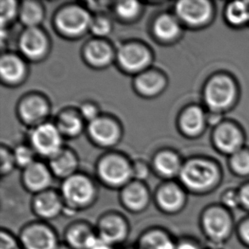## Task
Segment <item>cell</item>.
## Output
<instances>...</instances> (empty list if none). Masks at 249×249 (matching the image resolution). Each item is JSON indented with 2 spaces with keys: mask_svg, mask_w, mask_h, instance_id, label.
Instances as JSON below:
<instances>
[{
  "mask_svg": "<svg viewBox=\"0 0 249 249\" xmlns=\"http://www.w3.org/2000/svg\"><path fill=\"white\" fill-rule=\"evenodd\" d=\"M175 249H200L199 247L189 239H180L177 241Z\"/></svg>",
  "mask_w": 249,
  "mask_h": 249,
  "instance_id": "cell-43",
  "label": "cell"
},
{
  "mask_svg": "<svg viewBox=\"0 0 249 249\" xmlns=\"http://www.w3.org/2000/svg\"><path fill=\"white\" fill-rule=\"evenodd\" d=\"M0 249H23L18 236L10 230L2 228L0 231Z\"/></svg>",
  "mask_w": 249,
  "mask_h": 249,
  "instance_id": "cell-33",
  "label": "cell"
},
{
  "mask_svg": "<svg viewBox=\"0 0 249 249\" xmlns=\"http://www.w3.org/2000/svg\"><path fill=\"white\" fill-rule=\"evenodd\" d=\"M86 56L91 63L96 66L107 64L111 58V49L100 41L91 42L86 49Z\"/></svg>",
  "mask_w": 249,
  "mask_h": 249,
  "instance_id": "cell-27",
  "label": "cell"
},
{
  "mask_svg": "<svg viewBox=\"0 0 249 249\" xmlns=\"http://www.w3.org/2000/svg\"><path fill=\"white\" fill-rule=\"evenodd\" d=\"M231 166L239 175L249 174V152L239 150L234 153L231 159Z\"/></svg>",
  "mask_w": 249,
  "mask_h": 249,
  "instance_id": "cell-32",
  "label": "cell"
},
{
  "mask_svg": "<svg viewBox=\"0 0 249 249\" xmlns=\"http://www.w3.org/2000/svg\"><path fill=\"white\" fill-rule=\"evenodd\" d=\"M133 168L124 159L111 156L99 166V176L103 184L111 188H124L133 177Z\"/></svg>",
  "mask_w": 249,
  "mask_h": 249,
  "instance_id": "cell-5",
  "label": "cell"
},
{
  "mask_svg": "<svg viewBox=\"0 0 249 249\" xmlns=\"http://www.w3.org/2000/svg\"><path fill=\"white\" fill-rule=\"evenodd\" d=\"M155 168L160 175L166 178L179 175L182 168L177 156L168 152H162L157 157Z\"/></svg>",
  "mask_w": 249,
  "mask_h": 249,
  "instance_id": "cell-25",
  "label": "cell"
},
{
  "mask_svg": "<svg viewBox=\"0 0 249 249\" xmlns=\"http://www.w3.org/2000/svg\"><path fill=\"white\" fill-rule=\"evenodd\" d=\"M136 86L142 94L153 95L162 89L163 80L159 75L147 72L139 76L136 79Z\"/></svg>",
  "mask_w": 249,
  "mask_h": 249,
  "instance_id": "cell-28",
  "label": "cell"
},
{
  "mask_svg": "<svg viewBox=\"0 0 249 249\" xmlns=\"http://www.w3.org/2000/svg\"><path fill=\"white\" fill-rule=\"evenodd\" d=\"M238 195H239L241 204H243L245 208L249 209V185L241 189Z\"/></svg>",
  "mask_w": 249,
  "mask_h": 249,
  "instance_id": "cell-44",
  "label": "cell"
},
{
  "mask_svg": "<svg viewBox=\"0 0 249 249\" xmlns=\"http://www.w3.org/2000/svg\"><path fill=\"white\" fill-rule=\"evenodd\" d=\"M20 111L25 121L36 123L40 121L47 114V105L39 98H29L21 104Z\"/></svg>",
  "mask_w": 249,
  "mask_h": 249,
  "instance_id": "cell-22",
  "label": "cell"
},
{
  "mask_svg": "<svg viewBox=\"0 0 249 249\" xmlns=\"http://www.w3.org/2000/svg\"><path fill=\"white\" fill-rule=\"evenodd\" d=\"M223 201H224V203L231 209H234V208H236L239 204H241L238 193L236 194L235 192H232L226 193L225 196H224V198H223Z\"/></svg>",
  "mask_w": 249,
  "mask_h": 249,
  "instance_id": "cell-40",
  "label": "cell"
},
{
  "mask_svg": "<svg viewBox=\"0 0 249 249\" xmlns=\"http://www.w3.org/2000/svg\"><path fill=\"white\" fill-rule=\"evenodd\" d=\"M137 249V248H136V247H135V245H134V246L128 247V248H126V249Z\"/></svg>",
  "mask_w": 249,
  "mask_h": 249,
  "instance_id": "cell-47",
  "label": "cell"
},
{
  "mask_svg": "<svg viewBox=\"0 0 249 249\" xmlns=\"http://www.w3.org/2000/svg\"><path fill=\"white\" fill-rule=\"evenodd\" d=\"M119 201L129 213L140 214L145 212L151 204L152 196L148 188L142 181H130L121 189Z\"/></svg>",
  "mask_w": 249,
  "mask_h": 249,
  "instance_id": "cell-8",
  "label": "cell"
},
{
  "mask_svg": "<svg viewBox=\"0 0 249 249\" xmlns=\"http://www.w3.org/2000/svg\"><path fill=\"white\" fill-rule=\"evenodd\" d=\"M182 185L193 192H204L211 188L218 179V170L213 163L202 160H193L180 170Z\"/></svg>",
  "mask_w": 249,
  "mask_h": 249,
  "instance_id": "cell-4",
  "label": "cell"
},
{
  "mask_svg": "<svg viewBox=\"0 0 249 249\" xmlns=\"http://www.w3.org/2000/svg\"><path fill=\"white\" fill-rule=\"evenodd\" d=\"M89 131L92 138L101 145H111L118 137V127L107 118H97L90 122Z\"/></svg>",
  "mask_w": 249,
  "mask_h": 249,
  "instance_id": "cell-19",
  "label": "cell"
},
{
  "mask_svg": "<svg viewBox=\"0 0 249 249\" xmlns=\"http://www.w3.org/2000/svg\"><path fill=\"white\" fill-rule=\"evenodd\" d=\"M43 18V12L37 3L33 2L24 3L20 10L21 21L28 27H35Z\"/></svg>",
  "mask_w": 249,
  "mask_h": 249,
  "instance_id": "cell-30",
  "label": "cell"
},
{
  "mask_svg": "<svg viewBox=\"0 0 249 249\" xmlns=\"http://www.w3.org/2000/svg\"><path fill=\"white\" fill-rule=\"evenodd\" d=\"M178 17L192 26L204 23L211 17L210 3L203 0H185L176 5Z\"/></svg>",
  "mask_w": 249,
  "mask_h": 249,
  "instance_id": "cell-15",
  "label": "cell"
},
{
  "mask_svg": "<svg viewBox=\"0 0 249 249\" xmlns=\"http://www.w3.org/2000/svg\"><path fill=\"white\" fill-rule=\"evenodd\" d=\"M81 128V120L76 115L67 113L62 115L59 118L58 129L65 135L70 136L78 135Z\"/></svg>",
  "mask_w": 249,
  "mask_h": 249,
  "instance_id": "cell-31",
  "label": "cell"
},
{
  "mask_svg": "<svg viewBox=\"0 0 249 249\" xmlns=\"http://www.w3.org/2000/svg\"><path fill=\"white\" fill-rule=\"evenodd\" d=\"M14 161V157L5 151V149L1 150V172L3 175H5L11 170Z\"/></svg>",
  "mask_w": 249,
  "mask_h": 249,
  "instance_id": "cell-38",
  "label": "cell"
},
{
  "mask_svg": "<svg viewBox=\"0 0 249 249\" xmlns=\"http://www.w3.org/2000/svg\"><path fill=\"white\" fill-rule=\"evenodd\" d=\"M51 182V173L45 166L41 163L34 162L24 171V186L34 195L50 190Z\"/></svg>",
  "mask_w": 249,
  "mask_h": 249,
  "instance_id": "cell-16",
  "label": "cell"
},
{
  "mask_svg": "<svg viewBox=\"0 0 249 249\" xmlns=\"http://www.w3.org/2000/svg\"><path fill=\"white\" fill-rule=\"evenodd\" d=\"M20 49L28 57L40 56L46 49L44 34L35 27H29L20 37Z\"/></svg>",
  "mask_w": 249,
  "mask_h": 249,
  "instance_id": "cell-20",
  "label": "cell"
},
{
  "mask_svg": "<svg viewBox=\"0 0 249 249\" xmlns=\"http://www.w3.org/2000/svg\"><path fill=\"white\" fill-rule=\"evenodd\" d=\"M227 18L233 25L241 26L249 22V1L235 2L227 9Z\"/></svg>",
  "mask_w": 249,
  "mask_h": 249,
  "instance_id": "cell-29",
  "label": "cell"
},
{
  "mask_svg": "<svg viewBox=\"0 0 249 249\" xmlns=\"http://www.w3.org/2000/svg\"><path fill=\"white\" fill-rule=\"evenodd\" d=\"M72 249L70 248V247L68 246L66 243H60V245L57 247V249Z\"/></svg>",
  "mask_w": 249,
  "mask_h": 249,
  "instance_id": "cell-46",
  "label": "cell"
},
{
  "mask_svg": "<svg viewBox=\"0 0 249 249\" xmlns=\"http://www.w3.org/2000/svg\"><path fill=\"white\" fill-rule=\"evenodd\" d=\"M88 249H117V248L105 242L104 240L101 239L97 236Z\"/></svg>",
  "mask_w": 249,
  "mask_h": 249,
  "instance_id": "cell-42",
  "label": "cell"
},
{
  "mask_svg": "<svg viewBox=\"0 0 249 249\" xmlns=\"http://www.w3.org/2000/svg\"><path fill=\"white\" fill-rule=\"evenodd\" d=\"M205 116L201 108L192 107L184 112L181 118V127L188 135H195L202 130Z\"/></svg>",
  "mask_w": 249,
  "mask_h": 249,
  "instance_id": "cell-24",
  "label": "cell"
},
{
  "mask_svg": "<svg viewBox=\"0 0 249 249\" xmlns=\"http://www.w3.org/2000/svg\"><path fill=\"white\" fill-rule=\"evenodd\" d=\"M241 236L244 240V242L249 245V220L243 223V226L241 227Z\"/></svg>",
  "mask_w": 249,
  "mask_h": 249,
  "instance_id": "cell-45",
  "label": "cell"
},
{
  "mask_svg": "<svg viewBox=\"0 0 249 249\" xmlns=\"http://www.w3.org/2000/svg\"><path fill=\"white\" fill-rule=\"evenodd\" d=\"M82 114L88 121H94V119L98 118V111L95 107L92 105L87 104L83 106L81 109Z\"/></svg>",
  "mask_w": 249,
  "mask_h": 249,
  "instance_id": "cell-39",
  "label": "cell"
},
{
  "mask_svg": "<svg viewBox=\"0 0 249 249\" xmlns=\"http://www.w3.org/2000/svg\"><path fill=\"white\" fill-rule=\"evenodd\" d=\"M91 21L92 19L86 10L79 7H70L59 14L56 24L63 34L78 35L90 27Z\"/></svg>",
  "mask_w": 249,
  "mask_h": 249,
  "instance_id": "cell-12",
  "label": "cell"
},
{
  "mask_svg": "<svg viewBox=\"0 0 249 249\" xmlns=\"http://www.w3.org/2000/svg\"><path fill=\"white\" fill-rule=\"evenodd\" d=\"M77 161L74 156L68 151H61L51 158V168L54 175L64 179L74 175Z\"/></svg>",
  "mask_w": 249,
  "mask_h": 249,
  "instance_id": "cell-21",
  "label": "cell"
},
{
  "mask_svg": "<svg viewBox=\"0 0 249 249\" xmlns=\"http://www.w3.org/2000/svg\"><path fill=\"white\" fill-rule=\"evenodd\" d=\"M31 209L38 220L49 222L64 214L65 204L61 193L50 189L34 195Z\"/></svg>",
  "mask_w": 249,
  "mask_h": 249,
  "instance_id": "cell-6",
  "label": "cell"
},
{
  "mask_svg": "<svg viewBox=\"0 0 249 249\" xmlns=\"http://www.w3.org/2000/svg\"><path fill=\"white\" fill-rule=\"evenodd\" d=\"M243 137L234 125L226 124L219 126L214 133L217 147L226 153H236L239 151Z\"/></svg>",
  "mask_w": 249,
  "mask_h": 249,
  "instance_id": "cell-18",
  "label": "cell"
},
{
  "mask_svg": "<svg viewBox=\"0 0 249 249\" xmlns=\"http://www.w3.org/2000/svg\"><path fill=\"white\" fill-rule=\"evenodd\" d=\"M177 240L161 226L144 230L137 238L135 246L138 249H175Z\"/></svg>",
  "mask_w": 249,
  "mask_h": 249,
  "instance_id": "cell-14",
  "label": "cell"
},
{
  "mask_svg": "<svg viewBox=\"0 0 249 249\" xmlns=\"http://www.w3.org/2000/svg\"><path fill=\"white\" fill-rule=\"evenodd\" d=\"M17 3L14 1H2L1 3V20L2 22L11 20L17 13Z\"/></svg>",
  "mask_w": 249,
  "mask_h": 249,
  "instance_id": "cell-37",
  "label": "cell"
},
{
  "mask_svg": "<svg viewBox=\"0 0 249 249\" xmlns=\"http://www.w3.org/2000/svg\"><path fill=\"white\" fill-rule=\"evenodd\" d=\"M118 61L123 68L129 71H138L145 68L149 62V54L144 48L129 44L118 51Z\"/></svg>",
  "mask_w": 249,
  "mask_h": 249,
  "instance_id": "cell-17",
  "label": "cell"
},
{
  "mask_svg": "<svg viewBox=\"0 0 249 249\" xmlns=\"http://www.w3.org/2000/svg\"><path fill=\"white\" fill-rule=\"evenodd\" d=\"M60 193L64 202V214L68 216L90 209L97 200L95 185L84 175H73L64 179Z\"/></svg>",
  "mask_w": 249,
  "mask_h": 249,
  "instance_id": "cell-1",
  "label": "cell"
},
{
  "mask_svg": "<svg viewBox=\"0 0 249 249\" xmlns=\"http://www.w3.org/2000/svg\"><path fill=\"white\" fill-rule=\"evenodd\" d=\"M157 36L163 40H171L179 33V25L175 17L164 15L159 17L155 23Z\"/></svg>",
  "mask_w": 249,
  "mask_h": 249,
  "instance_id": "cell-26",
  "label": "cell"
},
{
  "mask_svg": "<svg viewBox=\"0 0 249 249\" xmlns=\"http://www.w3.org/2000/svg\"><path fill=\"white\" fill-rule=\"evenodd\" d=\"M97 236L94 226L78 219L68 224L63 232V243L72 249H88Z\"/></svg>",
  "mask_w": 249,
  "mask_h": 249,
  "instance_id": "cell-11",
  "label": "cell"
},
{
  "mask_svg": "<svg viewBox=\"0 0 249 249\" xmlns=\"http://www.w3.org/2000/svg\"><path fill=\"white\" fill-rule=\"evenodd\" d=\"M116 10L118 15L125 19L135 17L139 10V3L135 1H125L117 4Z\"/></svg>",
  "mask_w": 249,
  "mask_h": 249,
  "instance_id": "cell-35",
  "label": "cell"
},
{
  "mask_svg": "<svg viewBox=\"0 0 249 249\" xmlns=\"http://www.w3.org/2000/svg\"><path fill=\"white\" fill-rule=\"evenodd\" d=\"M14 159L18 165L27 168L34 163V154L30 149L26 146H19L15 152Z\"/></svg>",
  "mask_w": 249,
  "mask_h": 249,
  "instance_id": "cell-34",
  "label": "cell"
},
{
  "mask_svg": "<svg viewBox=\"0 0 249 249\" xmlns=\"http://www.w3.org/2000/svg\"><path fill=\"white\" fill-rule=\"evenodd\" d=\"M97 236L115 248L124 245L130 236L131 228L127 217L118 211H107L94 225Z\"/></svg>",
  "mask_w": 249,
  "mask_h": 249,
  "instance_id": "cell-2",
  "label": "cell"
},
{
  "mask_svg": "<svg viewBox=\"0 0 249 249\" xmlns=\"http://www.w3.org/2000/svg\"><path fill=\"white\" fill-rule=\"evenodd\" d=\"M154 203L159 212L166 215H175L184 209L186 196L180 186L175 183H166L157 190Z\"/></svg>",
  "mask_w": 249,
  "mask_h": 249,
  "instance_id": "cell-9",
  "label": "cell"
},
{
  "mask_svg": "<svg viewBox=\"0 0 249 249\" xmlns=\"http://www.w3.org/2000/svg\"><path fill=\"white\" fill-rule=\"evenodd\" d=\"M202 223L206 235L216 241L226 238L231 230V217L221 209L216 208L206 211Z\"/></svg>",
  "mask_w": 249,
  "mask_h": 249,
  "instance_id": "cell-13",
  "label": "cell"
},
{
  "mask_svg": "<svg viewBox=\"0 0 249 249\" xmlns=\"http://www.w3.org/2000/svg\"><path fill=\"white\" fill-rule=\"evenodd\" d=\"M133 177L138 179V181H142V179L146 178L148 175V170L144 164H137L133 168Z\"/></svg>",
  "mask_w": 249,
  "mask_h": 249,
  "instance_id": "cell-41",
  "label": "cell"
},
{
  "mask_svg": "<svg viewBox=\"0 0 249 249\" xmlns=\"http://www.w3.org/2000/svg\"><path fill=\"white\" fill-rule=\"evenodd\" d=\"M235 94L236 89L233 82L226 76H217L206 87V103L212 110H222L232 103Z\"/></svg>",
  "mask_w": 249,
  "mask_h": 249,
  "instance_id": "cell-7",
  "label": "cell"
},
{
  "mask_svg": "<svg viewBox=\"0 0 249 249\" xmlns=\"http://www.w3.org/2000/svg\"><path fill=\"white\" fill-rule=\"evenodd\" d=\"M89 28L95 35L105 36L111 31V24L104 17H97L92 20Z\"/></svg>",
  "mask_w": 249,
  "mask_h": 249,
  "instance_id": "cell-36",
  "label": "cell"
},
{
  "mask_svg": "<svg viewBox=\"0 0 249 249\" xmlns=\"http://www.w3.org/2000/svg\"><path fill=\"white\" fill-rule=\"evenodd\" d=\"M31 141L41 155L53 158L61 151V132L51 124H44L35 128Z\"/></svg>",
  "mask_w": 249,
  "mask_h": 249,
  "instance_id": "cell-10",
  "label": "cell"
},
{
  "mask_svg": "<svg viewBox=\"0 0 249 249\" xmlns=\"http://www.w3.org/2000/svg\"><path fill=\"white\" fill-rule=\"evenodd\" d=\"M0 72L5 81L15 83L23 76V63L16 56L5 55L1 59Z\"/></svg>",
  "mask_w": 249,
  "mask_h": 249,
  "instance_id": "cell-23",
  "label": "cell"
},
{
  "mask_svg": "<svg viewBox=\"0 0 249 249\" xmlns=\"http://www.w3.org/2000/svg\"><path fill=\"white\" fill-rule=\"evenodd\" d=\"M18 237L23 249H56L61 243L56 230L38 219L22 226Z\"/></svg>",
  "mask_w": 249,
  "mask_h": 249,
  "instance_id": "cell-3",
  "label": "cell"
}]
</instances>
